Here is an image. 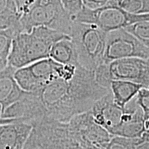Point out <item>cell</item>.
<instances>
[{"label":"cell","mask_w":149,"mask_h":149,"mask_svg":"<svg viewBox=\"0 0 149 149\" xmlns=\"http://www.w3.org/2000/svg\"><path fill=\"white\" fill-rule=\"evenodd\" d=\"M109 91L97 83L94 72L79 65L72 79L57 77L33 93L43 118L68 123L76 115L90 111L95 102Z\"/></svg>","instance_id":"6da1fadb"},{"label":"cell","mask_w":149,"mask_h":149,"mask_svg":"<svg viewBox=\"0 0 149 149\" xmlns=\"http://www.w3.org/2000/svg\"><path fill=\"white\" fill-rule=\"evenodd\" d=\"M70 37L45 26L34 27L29 32L19 33L13 39L8 65L17 69L48 58L56 42Z\"/></svg>","instance_id":"7a4b0ae2"},{"label":"cell","mask_w":149,"mask_h":149,"mask_svg":"<svg viewBox=\"0 0 149 149\" xmlns=\"http://www.w3.org/2000/svg\"><path fill=\"white\" fill-rule=\"evenodd\" d=\"M107 33L95 24L73 20L70 36L80 66L94 72L103 64Z\"/></svg>","instance_id":"3957f363"},{"label":"cell","mask_w":149,"mask_h":149,"mask_svg":"<svg viewBox=\"0 0 149 149\" xmlns=\"http://www.w3.org/2000/svg\"><path fill=\"white\" fill-rule=\"evenodd\" d=\"M72 22V15L61 0H36L20 17L22 33L29 32L34 27L45 26L70 35Z\"/></svg>","instance_id":"277c9868"},{"label":"cell","mask_w":149,"mask_h":149,"mask_svg":"<svg viewBox=\"0 0 149 149\" xmlns=\"http://www.w3.org/2000/svg\"><path fill=\"white\" fill-rule=\"evenodd\" d=\"M32 125L24 149H85L74 138L68 123L44 118Z\"/></svg>","instance_id":"5b68a950"},{"label":"cell","mask_w":149,"mask_h":149,"mask_svg":"<svg viewBox=\"0 0 149 149\" xmlns=\"http://www.w3.org/2000/svg\"><path fill=\"white\" fill-rule=\"evenodd\" d=\"M72 19L74 21L95 24L109 33L115 30L125 29L137 22L149 21V13H129L117 6L111 4L95 10L88 9L83 6L82 9L72 16Z\"/></svg>","instance_id":"8992f818"},{"label":"cell","mask_w":149,"mask_h":149,"mask_svg":"<svg viewBox=\"0 0 149 149\" xmlns=\"http://www.w3.org/2000/svg\"><path fill=\"white\" fill-rule=\"evenodd\" d=\"M129 57L149 59V48L125 29L108 33L104 63Z\"/></svg>","instance_id":"52a82bcc"},{"label":"cell","mask_w":149,"mask_h":149,"mask_svg":"<svg viewBox=\"0 0 149 149\" xmlns=\"http://www.w3.org/2000/svg\"><path fill=\"white\" fill-rule=\"evenodd\" d=\"M68 124L74 138L85 149H106L113 136L95 122L90 111L72 117Z\"/></svg>","instance_id":"ba28073f"},{"label":"cell","mask_w":149,"mask_h":149,"mask_svg":"<svg viewBox=\"0 0 149 149\" xmlns=\"http://www.w3.org/2000/svg\"><path fill=\"white\" fill-rule=\"evenodd\" d=\"M57 63L50 57L37 61L16 69L15 79L22 91H39L58 77L56 72Z\"/></svg>","instance_id":"9c48e42d"},{"label":"cell","mask_w":149,"mask_h":149,"mask_svg":"<svg viewBox=\"0 0 149 149\" xmlns=\"http://www.w3.org/2000/svg\"><path fill=\"white\" fill-rule=\"evenodd\" d=\"M107 65L112 80L130 81L149 88V59L129 57L113 61Z\"/></svg>","instance_id":"30bf717a"},{"label":"cell","mask_w":149,"mask_h":149,"mask_svg":"<svg viewBox=\"0 0 149 149\" xmlns=\"http://www.w3.org/2000/svg\"><path fill=\"white\" fill-rule=\"evenodd\" d=\"M90 112L95 122L113 135L115 130L122 124L125 108L122 109L115 103L109 91L95 102Z\"/></svg>","instance_id":"8fae6325"},{"label":"cell","mask_w":149,"mask_h":149,"mask_svg":"<svg viewBox=\"0 0 149 149\" xmlns=\"http://www.w3.org/2000/svg\"><path fill=\"white\" fill-rule=\"evenodd\" d=\"M32 128L24 121L0 126V149H24Z\"/></svg>","instance_id":"7c38bea8"},{"label":"cell","mask_w":149,"mask_h":149,"mask_svg":"<svg viewBox=\"0 0 149 149\" xmlns=\"http://www.w3.org/2000/svg\"><path fill=\"white\" fill-rule=\"evenodd\" d=\"M15 70L16 68L10 65L0 70V104L2 105L3 112L19 100L24 93L15 79Z\"/></svg>","instance_id":"4fadbf2b"},{"label":"cell","mask_w":149,"mask_h":149,"mask_svg":"<svg viewBox=\"0 0 149 149\" xmlns=\"http://www.w3.org/2000/svg\"><path fill=\"white\" fill-rule=\"evenodd\" d=\"M142 88H144L143 86L139 84L126 80L114 79L111 81L110 91L115 103L124 109Z\"/></svg>","instance_id":"5bb4252c"},{"label":"cell","mask_w":149,"mask_h":149,"mask_svg":"<svg viewBox=\"0 0 149 149\" xmlns=\"http://www.w3.org/2000/svg\"><path fill=\"white\" fill-rule=\"evenodd\" d=\"M49 57L62 64L79 65L77 51L70 37L56 42L52 46Z\"/></svg>","instance_id":"9a60e30c"},{"label":"cell","mask_w":149,"mask_h":149,"mask_svg":"<svg viewBox=\"0 0 149 149\" xmlns=\"http://www.w3.org/2000/svg\"><path fill=\"white\" fill-rule=\"evenodd\" d=\"M19 15L14 0H0V31L13 30L22 33Z\"/></svg>","instance_id":"2e32d148"},{"label":"cell","mask_w":149,"mask_h":149,"mask_svg":"<svg viewBox=\"0 0 149 149\" xmlns=\"http://www.w3.org/2000/svg\"><path fill=\"white\" fill-rule=\"evenodd\" d=\"M109 4L117 6L129 13H149V0H111Z\"/></svg>","instance_id":"e0dca14e"},{"label":"cell","mask_w":149,"mask_h":149,"mask_svg":"<svg viewBox=\"0 0 149 149\" xmlns=\"http://www.w3.org/2000/svg\"><path fill=\"white\" fill-rule=\"evenodd\" d=\"M16 35L17 33L13 30L0 31V70L8 65L12 41Z\"/></svg>","instance_id":"ac0fdd59"},{"label":"cell","mask_w":149,"mask_h":149,"mask_svg":"<svg viewBox=\"0 0 149 149\" xmlns=\"http://www.w3.org/2000/svg\"><path fill=\"white\" fill-rule=\"evenodd\" d=\"M125 29L149 48V21L137 22L128 26Z\"/></svg>","instance_id":"d6986e66"},{"label":"cell","mask_w":149,"mask_h":149,"mask_svg":"<svg viewBox=\"0 0 149 149\" xmlns=\"http://www.w3.org/2000/svg\"><path fill=\"white\" fill-rule=\"evenodd\" d=\"M135 100L143 112L144 120H146L149 118V88L140 89L135 97Z\"/></svg>","instance_id":"ffe728a7"},{"label":"cell","mask_w":149,"mask_h":149,"mask_svg":"<svg viewBox=\"0 0 149 149\" xmlns=\"http://www.w3.org/2000/svg\"><path fill=\"white\" fill-rule=\"evenodd\" d=\"M106 149H133V139L120 136H112Z\"/></svg>","instance_id":"44dd1931"},{"label":"cell","mask_w":149,"mask_h":149,"mask_svg":"<svg viewBox=\"0 0 149 149\" xmlns=\"http://www.w3.org/2000/svg\"><path fill=\"white\" fill-rule=\"evenodd\" d=\"M61 3L72 16L79 13L83 8L81 0H61Z\"/></svg>","instance_id":"7402d4cb"},{"label":"cell","mask_w":149,"mask_h":149,"mask_svg":"<svg viewBox=\"0 0 149 149\" xmlns=\"http://www.w3.org/2000/svg\"><path fill=\"white\" fill-rule=\"evenodd\" d=\"M133 149H149V131L145 130L141 136L133 139Z\"/></svg>","instance_id":"603a6c76"},{"label":"cell","mask_w":149,"mask_h":149,"mask_svg":"<svg viewBox=\"0 0 149 149\" xmlns=\"http://www.w3.org/2000/svg\"><path fill=\"white\" fill-rule=\"evenodd\" d=\"M36 0H14L20 17L27 12Z\"/></svg>","instance_id":"cb8c5ba5"},{"label":"cell","mask_w":149,"mask_h":149,"mask_svg":"<svg viewBox=\"0 0 149 149\" xmlns=\"http://www.w3.org/2000/svg\"><path fill=\"white\" fill-rule=\"evenodd\" d=\"M110 1L111 0H81L84 6L91 10L102 8L109 4Z\"/></svg>","instance_id":"d4e9b609"},{"label":"cell","mask_w":149,"mask_h":149,"mask_svg":"<svg viewBox=\"0 0 149 149\" xmlns=\"http://www.w3.org/2000/svg\"><path fill=\"white\" fill-rule=\"evenodd\" d=\"M3 113V109H2V105L0 104V126L5 125V124H11V123H14L19 122V121H24L22 120H19V119H7V118H3L1 117ZM25 122V121H24Z\"/></svg>","instance_id":"484cf974"}]
</instances>
